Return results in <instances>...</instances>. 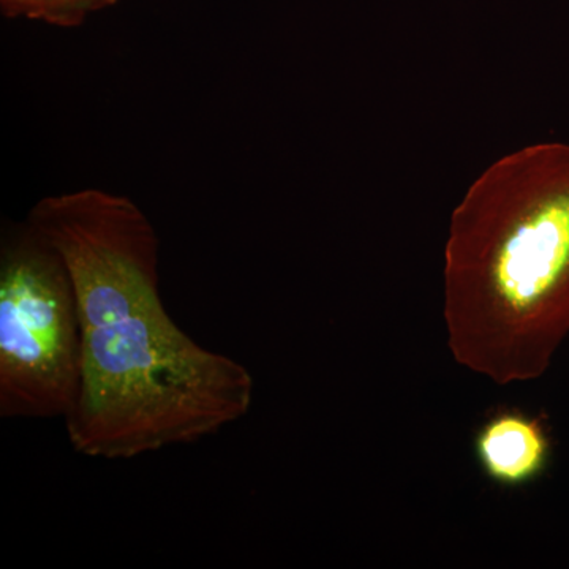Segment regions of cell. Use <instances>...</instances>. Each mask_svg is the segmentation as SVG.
<instances>
[{"instance_id":"5b68a950","label":"cell","mask_w":569,"mask_h":569,"mask_svg":"<svg viewBox=\"0 0 569 569\" xmlns=\"http://www.w3.org/2000/svg\"><path fill=\"white\" fill-rule=\"evenodd\" d=\"M118 0H0L7 18H28L59 28H77L96 11L114 6Z\"/></svg>"},{"instance_id":"277c9868","label":"cell","mask_w":569,"mask_h":569,"mask_svg":"<svg viewBox=\"0 0 569 569\" xmlns=\"http://www.w3.org/2000/svg\"><path fill=\"white\" fill-rule=\"evenodd\" d=\"M478 456L489 477L503 485H522L545 467L548 441L537 421L505 413L478 437Z\"/></svg>"},{"instance_id":"7a4b0ae2","label":"cell","mask_w":569,"mask_h":569,"mask_svg":"<svg viewBox=\"0 0 569 569\" xmlns=\"http://www.w3.org/2000/svg\"><path fill=\"white\" fill-rule=\"evenodd\" d=\"M445 323L460 366L539 378L569 335V144L490 164L456 206L445 247Z\"/></svg>"},{"instance_id":"6da1fadb","label":"cell","mask_w":569,"mask_h":569,"mask_svg":"<svg viewBox=\"0 0 569 569\" xmlns=\"http://www.w3.org/2000/svg\"><path fill=\"white\" fill-rule=\"evenodd\" d=\"M28 223L61 254L77 295L81 383L63 422L78 455L137 459L249 413V369L194 342L168 313L159 238L132 200L97 189L54 194Z\"/></svg>"},{"instance_id":"3957f363","label":"cell","mask_w":569,"mask_h":569,"mask_svg":"<svg viewBox=\"0 0 569 569\" xmlns=\"http://www.w3.org/2000/svg\"><path fill=\"white\" fill-rule=\"evenodd\" d=\"M80 383L73 282L58 250L26 220L0 246V417L66 418Z\"/></svg>"}]
</instances>
